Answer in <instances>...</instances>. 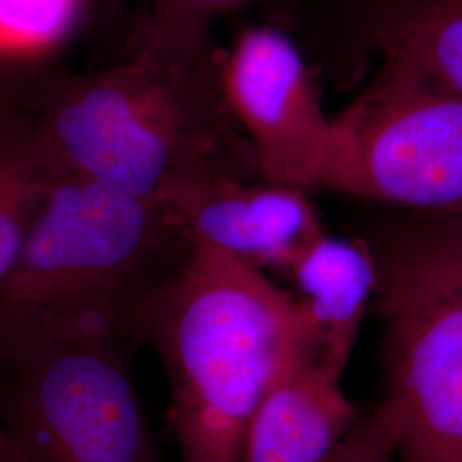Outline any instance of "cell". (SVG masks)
I'll return each instance as SVG.
<instances>
[{"label":"cell","instance_id":"30bf717a","mask_svg":"<svg viewBox=\"0 0 462 462\" xmlns=\"http://www.w3.org/2000/svg\"><path fill=\"white\" fill-rule=\"evenodd\" d=\"M284 276L293 282L309 319L317 356L345 372L377 293L379 261L372 244L326 233L300 254Z\"/></svg>","mask_w":462,"mask_h":462},{"label":"cell","instance_id":"4fadbf2b","mask_svg":"<svg viewBox=\"0 0 462 462\" xmlns=\"http://www.w3.org/2000/svg\"><path fill=\"white\" fill-rule=\"evenodd\" d=\"M271 0H148L139 53L198 60L215 53L211 28L219 16Z\"/></svg>","mask_w":462,"mask_h":462},{"label":"cell","instance_id":"6da1fadb","mask_svg":"<svg viewBox=\"0 0 462 462\" xmlns=\"http://www.w3.org/2000/svg\"><path fill=\"white\" fill-rule=\"evenodd\" d=\"M216 50L198 60L135 51L98 72L43 78L34 133L57 175L149 200L208 171L263 180L223 95Z\"/></svg>","mask_w":462,"mask_h":462},{"label":"cell","instance_id":"9c48e42d","mask_svg":"<svg viewBox=\"0 0 462 462\" xmlns=\"http://www.w3.org/2000/svg\"><path fill=\"white\" fill-rule=\"evenodd\" d=\"M341 375L317 355L293 365L252 416L238 462H322L360 418Z\"/></svg>","mask_w":462,"mask_h":462},{"label":"cell","instance_id":"3957f363","mask_svg":"<svg viewBox=\"0 0 462 462\" xmlns=\"http://www.w3.org/2000/svg\"><path fill=\"white\" fill-rule=\"evenodd\" d=\"M194 247L162 200L59 177L0 293V332L62 326L141 346L152 300L177 280Z\"/></svg>","mask_w":462,"mask_h":462},{"label":"cell","instance_id":"2e32d148","mask_svg":"<svg viewBox=\"0 0 462 462\" xmlns=\"http://www.w3.org/2000/svg\"><path fill=\"white\" fill-rule=\"evenodd\" d=\"M402 433V410L394 397L358 418L322 462H394Z\"/></svg>","mask_w":462,"mask_h":462},{"label":"cell","instance_id":"5b68a950","mask_svg":"<svg viewBox=\"0 0 462 462\" xmlns=\"http://www.w3.org/2000/svg\"><path fill=\"white\" fill-rule=\"evenodd\" d=\"M324 189L418 215L462 216V97L382 59L364 93L334 116Z\"/></svg>","mask_w":462,"mask_h":462},{"label":"cell","instance_id":"e0dca14e","mask_svg":"<svg viewBox=\"0 0 462 462\" xmlns=\"http://www.w3.org/2000/svg\"><path fill=\"white\" fill-rule=\"evenodd\" d=\"M43 79L34 66H16L0 60V116L32 103Z\"/></svg>","mask_w":462,"mask_h":462},{"label":"cell","instance_id":"7c38bea8","mask_svg":"<svg viewBox=\"0 0 462 462\" xmlns=\"http://www.w3.org/2000/svg\"><path fill=\"white\" fill-rule=\"evenodd\" d=\"M34 98L0 116V293L13 278L34 221L59 179L34 133Z\"/></svg>","mask_w":462,"mask_h":462},{"label":"cell","instance_id":"5bb4252c","mask_svg":"<svg viewBox=\"0 0 462 462\" xmlns=\"http://www.w3.org/2000/svg\"><path fill=\"white\" fill-rule=\"evenodd\" d=\"M83 9L84 0H0V60L36 66L66 43Z\"/></svg>","mask_w":462,"mask_h":462},{"label":"cell","instance_id":"8fae6325","mask_svg":"<svg viewBox=\"0 0 462 462\" xmlns=\"http://www.w3.org/2000/svg\"><path fill=\"white\" fill-rule=\"evenodd\" d=\"M362 49L413 67L462 97V0H346Z\"/></svg>","mask_w":462,"mask_h":462},{"label":"cell","instance_id":"9a60e30c","mask_svg":"<svg viewBox=\"0 0 462 462\" xmlns=\"http://www.w3.org/2000/svg\"><path fill=\"white\" fill-rule=\"evenodd\" d=\"M379 236L427 265L462 298V216L410 213Z\"/></svg>","mask_w":462,"mask_h":462},{"label":"cell","instance_id":"8992f818","mask_svg":"<svg viewBox=\"0 0 462 462\" xmlns=\"http://www.w3.org/2000/svg\"><path fill=\"white\" fill-rule=\"evenodd\" d=\"M385 394L402 410L401 462H462V298L375 236Z\"/></svg>","mask_w":462,"mask_h":462},{"label":"cell","instance_id":"277c9868","mask_svg":"<svg viewBox=\"0 0 462 462\" xmlns=\"http://www.w3.org/2000/svg\"><path fill=\"white\" fill-rule=\"evenodd\" d=\"M137 347L79 328L0 332V429L16 462H166L135 389Z\"/></svg>","mask_w":462,"mask_h":462},{"label":"cell","instance_id":"ac0fdd59","mask_svg":"<svg viewBox=\"0 0 462 462\" xmlns=\"http://www.w3.org/2000/svg\"><path fill=\"white\" fill-rule=\"evenodd\" d=\"M0 462H16L13 448L9 446L4 431L0 429Z\"/></svg>","mask_w":462,"mask_h":462},{"label":"cell","instance_id":"52a82bcc","mask_svg":"<svg viewBox=\"0 0 462 462\" xmlns=\"http://www.w3.org/2000/svg\"><path fill=\"white\" fill-rule=\"evenodd\" d=\"M223 95L252 144L264 182L326 187L336 151L334 116L324 112L314 70L276 26H247L216 50Z\"/></svg>","mask_w":462,"mask_h":462},{"label":"cell","instance_id":"ba28073f","mask_svg":"<svg viewBox=\"0 0 462 462\" xmlns=\"http://www.w3.org/2000/svg\"><path fill=\"white\" fill-rule=\"evenodd\" d=\"M160 200L194 244L261 271L281 274L326 235L307 190L226 173H198L168 187Z\"/></svg>","mask_w":462,"mask_h":462},{"label":"cell","instance_id":"7a4b0ae2","mask_svg":"<svg viewBox=\"0 0 462 462\" xmlns=\"http://www.w3.org/2000/svg\"><path fill=\"white\" fill-rule=\"evenodd\" d=\"M144 343L170 389L168 425L182 462H238L248 423L300 360L317 355L309 319L264 271L196 244L152 300Z\"/></svg>","mask_w":462,"mask_h":462}]
</instances>
